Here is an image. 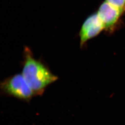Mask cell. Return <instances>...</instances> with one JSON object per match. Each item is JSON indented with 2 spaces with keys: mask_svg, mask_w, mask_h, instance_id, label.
<instances>
[{
  "mask_svg": "<svg viewBox=\"0 0 125 125\" xmlns=\"http://www.w3.org/2000/svg\"><path fill=\"white\" fill-rule=\"evenodd\" d=\"M21 74L36 96H41L45 89L58 80L49 68L41 59L35 58L31 49L25 46L23 50Z\"/></svg>",
  "mask_w": 125,
  "mask_h": 125,
  "instance_id": "obj_1",
  "label": "cell"
},
{
  "mask_svg": "<svg viewBox=\"0 0 125 125\" xmlns=\"http://www.w3.org/2000/svg\"><path fill=\"white\" fill-rule=\"evenodd\" d=\"M0 93L26 102L35 96L21 73L14 74L0 82Z\"/></svg>",
  "mask_w": 125,
  "mask_h": 125,
  "instance_id": "obj_2",
  "label": "cell"
},
{
  "mask_svg": "<svg viewBox=\"0 0 125 125\" xmlns=\"http://www.w3.org/2000/svg\"><path fill=\"white\" fill-rule=\"evenodd\" d=\"M97 13L103 23L104 30L109 33H112L115 30L124 12L105 0L100 5Z\"/></svg>",
  "mask_w": 125,
  "mask_h": 125,
  "instance_id": "obj_3",
  "label": "cell"
},
{
  "mask_svg": "<svg viewBox=\"0 0 125 125\" xmlns=\"http://www.w3.org/2000/svg\"><path fill=\"white\" fill-rule=\"evenodd\" d=\"M103 30L104 27L97 13L90 15L83 23L79 31L81 47H83L89 40L98 35Z\"/></svg>",
  "mask_w": 125,
  "mask_h": 125,
  "instance_id": "obj_4",
  "label": "cell"
},
{
  "mask_svg": "<svg viewBox=\"0 0 125 125\" xmlns=\"http://www.w3.org/2000/svg\"><path fill=\"white\" fill-rule=\"evenodd\" d=\"M108 2L122 11H125V0H106Z\"/></svg>",
  "mask_w": 125,
  "mask_h": 125,
  "instance_id": "obj_5",
  "label": "cell"
}]
</instances>
